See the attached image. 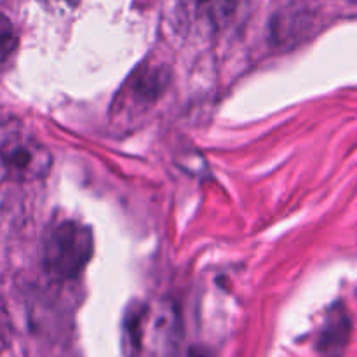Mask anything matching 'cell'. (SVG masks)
I'll return each mask as SVG.
<instances>
[{
    "mask_svg": "<svg viewBox=\"0 0 357 357\" xmlns=\"http://www.w3.org/2000/svg\"><path fill=\"white\" fill-rule=\"evenodd\" d=\"M180 317L171 303H138L126 317V337L135 356H164L174 347Z\"/></svg>",
    "mask_w": 357,
    "mask_h": 357,
    "instance_id": "obj_1",
    "label": "cell"
},
{
    "mask_svg": "<svg viewBox=\"0 0 357 357\" xmlns=\"http://www.w3.org/2000/svg\"><path fill=\"white\" fill-rule=\"evenodd\" d=\"M94 253V237L89 227L75 220L59 223L45 237L42 264L45 272L58 281L79 278Z\"/></svg>",
    "mask_w": 357,
    "mask_h": 357,
    "instance_id": "obj_2",
    "label": "cell"
},
{
    "mask_svg": "<svg viewBox=\"0 0 357 357\" xmlns=\"http://www.w3.org/2000/svg\"><path fill=\"white\" fill-rule=\"evenodd\" d=\"M0 164L13 180L35 181L47 176L52 155L33 136L10 135L0 143Z\"/></svg>",
    "mask_w": 357,
    "mask_h": 357,
    "instance_id": "obj_3",
    "label": "cell"
},
{
    "mask_svg": "<svg viewBox=\"0 0 357 357\" xmlns=\"http://www.w3.org/2000/svg\"><path fill=\"white\" fill-rule=\"evenodd\" d=\"M349 337H351V319L342 307H335L324 323L317 340V349L321 354L335 357L344 351Z\"/></svg>",
    "mask_w": 357,
    "mask_h": 357,
    "instance_id": "obj_4",
    "label": "cell"
},
{
    "mask_svg": "<svg viewBox=\"0 0 357 357\" xmlns=\"http://www.w3.org/2000/svg\"><path fill=\"white\" fill-rule=\"evenodd\" d=\"M169 77L162 66H143L131 80V93L143 103H152L166 89Z\"/></svg>",
    "mask_w": 357,
    "mask_h": 357,
    "instance_id": "obj_5",
    "label": "cell"
},
{
    "mask_svg": "<svg viewBox=\"0 0 357 357\" xmlns=\"http://www.w3.org/2000/svg\"><path fill=\"white\" fill-rule=\"evenodd\" d=\"M201 16L215 28H225L232 23L244 0H195Z\"/></svg>",
    "mask_w": 357,
    "mask_h": 357,
    "instance_id": "obj_6",
    "label": "cell"
},
{
    "mask_svg": "<svg viewBox=\"0 0 357 357\" xmlns=\"http://www.w3.org/2000/svg\"><path fill=\"white\" fill-rule=\"evenodd\" d=\"M17 47V33L14 30L13 21L0 14V63L10 58Z\"/></svg>",
    "mask_w": 357,
    "mask_h": 357,
    "instance_id": "obj_7",
    "label": "cell"
},
{
    "mask_svg": "<svg viewBox=\"0 0 357 357\" xmlns=\"http://www.w3.org/2000/svg\"><path fill=\"white\" fill-rule=\"evenodd\" d=\"M190 357H206V356L202 354V352H194V354H192Z\"/></svg>",
    "mask_w": 357,
    "mask_h": 357,
    "instance_id": "obj_8",
    "label": "cell"
}]
</instances>
